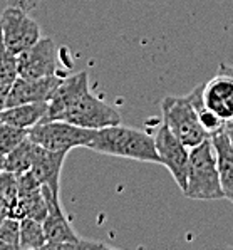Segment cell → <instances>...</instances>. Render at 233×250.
<instances>
[{
    "instance_id": "cell-1",
    "label": "cell",
    "mask_w": 233,
    "mask_h": 250,
    "mask_svg": "<svg viewBox=\"0 0 233 250\" xmlns=\"http://www.w3.org/2000/svg\"><path fill=\"white\" fill-rule=\"evenodd\" d=\"M72 123L87 129H101L119 125L121 114L89 91V74L81 71L78 74L62 78L60 84L47 101V116L44 121Z\"/></svg>"
},
{
    "instance_id": "cell-2",
    "label": "cell",
    "mask_w": 233,
    "mask_h": 250,
    "mask_svg": "<svg viewBox=\"0 0 233 250\" xmlns=\"http://www.w3.org/2000/svg\"><path fill=\"white\" fill-rule=\"evenodd\" d=\"M89 149L108 156L161 165L155 138L150 133L123 126L121 123L96 129L89 143Z\"/></svg>"
},
{
    "instance_id": "cell-3",
    "label": "cell",
    "mask_w": 233,
    "mask_h": 250,
    "mask_svg": "<svg viewBox=\"0 0 233 250\" xmlns=\"http://www.w3.org/2000/svg\"><path fill=\"white\" fill-rule=\"evenodd\" d=\"M186 198L192 200H221L223 191L220 185L218 161L212 136L190 149L186 188L183 190Z\"/></svg>"
},
{
    "instance_id": "cell-4",
    "label": "cell",
    "mask_w": 233,
    "mask_h": 250,
    "mask_svg": "<svg viewBox=\"0 0 233 250\" xmlns=\"http://www.w3.org/2000/svg\"><path fill=\"white\" fill-rule=\"evenodd\" d=\"M42 195L47 203V217L42 222L45 232L44 249H102L108 247L101 242H91L84 238L72 229L71 222L60 207L59 195H56L49 187L42 185Z\"/></svg>"
},
{
    "instance_id": "cell-5",
    "label": "cell",
    "mask_w": 233,
    "mask_h": 250,
    "mask_svg": "<svg viewBox=\"0 0 233 250\" xmlns=\"http://www.w3.org/2000/svg\"><path fill=\"white\" fill-rule=\"evenodd\" d=\"M163 121L168 125L179 141L186 148H194L210 138V134L201 126L196 107L192 103L190 96H166L161 101Z\"/></svg>"
},
{
    "instance_id": "cell-6",
    "label": "cell",
    "mask_w": 233,
    "mask_h": 250,
    "mask_svg": "<svg viewBox=\"0 0 233 250\" xmlns=\"http://www.w3.org/2000/svg\"><path fill=\"white\" fill-rule=\"evenodd\" d=\"M94 131L96 129L81 128L72 123L52 119V121H40L39 125L30 128L27 138L45 149L69 153L74 148H89Z\"/></svg>"
},
{
    "instance_id": "cell-7",
    "label": "cell",
    "mask_w": 233,
    "mask_h": 250,
    "mask_svg": "<svg viewBox=\"0 0 233 250\" xmlns=\"http://www.w3.org/2000/svg\"><path fill=\"white\" fill-rule=\"evenodd\" d=\"M0 34L5 47L19 56L40 39V27L29 12L7 5L0 15Z\"/></svg>"
},
{
    "instance_id": "cell-8",
    "label": "cell",
    "mask_w": 233,
    "mask_h": 250,
    "mask_svg": "<svg viewBox=\"0 0 233 250\" xmlns=\"http://www.w3.org/2000/svg\"><path fill=\"white\" fill-rule=\"evenodd\" d=\"M59 47L52 39H39L32 47L17 56V74L25 79L57 76Z\"/></svg>"
},
{
    "instance_id": "cell-9",
    "label": "cell",
    "mask_w": 233,
    "mask_h": 250,
    "mask_svg": "<svg viewBox=\"0 0 233 250\" xmlns=\"http://www.w3.org/2000/svg\"><path fill=\"white\" fill-rule=\"evenodd\" d=\"M156 151L159 156V163L170 170L171 176L179 187V190L186 188V175H188V160H190V148L176 138V134L168 128V125L163 121V125L158 128L155 134Z\"/></svg>"
},
{
    "instance_id": "cell-10",
    "label": "cell",
    "mask_w": 233,
    "mask_h": 250,
    "mask_svg": "<svg viewBox=\"0 0 233 250\" xmlns=\"http://www.w3.org/2000/svg\"><path fill=\"white\" fill-rule=\"evenodd\" d=\"M205 106L227 125L233 119V66L221 62L216 76L203 84Z\"/></svg>"
},
{
    "instance_id": "cell-11",
    "label": "cell",
    "mask_w": 233,
    "mask_h": 250,
    "mask_svg": "<svg viewBox=\"0 0 233 250\" xmlns=\"http://www.w3.org/2000/svg\"><path fill=\"white\" fill-rule=\"evenodd\" d=\"M60 81H62L60 76H49L40 79H25L17 76L7 96L5 107L25 104V103H47Z\"/></svg>"
},
{
    "instance_id": "cell-12",
    "label": "cell",
    "mask_w": 233,
    "mask_h": 250,
    "mask_svg": "<svg viewBox=\"0 0 233 250\" xmlns=\"http://www.w3.org/2000/svg\"><path fill=\"white\" fill-rule=\"evenodd\" d=\"M36 145V143H34ZM67 153L51 151L42 146L36 145V151H34V161L30 171L37 176V180L49 187L56 195L60 191V171H62L64 161H66Z\"/></svg>"
},
{
    "instance_id": "cell-13",
    "label": "cell",
    "mask_w": 233,
    "mask_h": 250,
    "mask_svg": "<svg viewBox=\"0 0 233 250\" xmlns=\"http://www.w3.org/2000/svg\"><path fill=\"white\" fill-rule=\"evenodd\" d=\"M213 146L216 151V161H218V175L220 185L223 191V198L233 203V146L230 143L227 129L212 136Z\"/></svg>"
},
{
    "instance_id": "cell-14",
    "label": "cell",
    "mask_w": 233,
    "mask_h": 250,
    "mask_svg": "<svg viewBox=\"0 0 233 250\" xmlns=\"http://www.w3.org/2000/svg\"><path fill=\"white\" fill-rule=\"evenodd\" d=\"M47 116V103H25L0 111V121L17 126L22 129H30Z\"/></svg>"
},
{
    "instance_id": "cell-15",
    "label": "cell",
    "mask_w": 233,
    "mask_h": 250,
    "mask_svg": "<svg viewBox=\"0 0 233 250\" xmlns=\"http://www.w3.org/2000/svg\"><path fill=\"white\" fill-rule=\"evenodd\" d=\"M9 217L22 220V218H34V220L44 222L47 217V203L42 195V188L29 195H20L10 203Z\"/></svg>"
},
{
    "instance_id": "cell-16",
    "label": "cell",
    "mask_w": 233,
    "mask_h": 250,
    "mask_svg": "<svg viewBox=\"0 0 233 250\" xmlns=\"http://www.w3.org/2000/svg\"><path fill=\"white\" fill-rule=\"evenodd\" d=\"M34 151H36V145L29 138H25L20 145L15 146L12 151L3 156V170L12 171L15 175L29 171L32 168Z\"/></svg>"
},
{
    "instance_id": "cell-17",
    "label": "cell",
    "mask_w": 233,
    "mask_h": 250,
    "mask_svg": "<svg viewBox=\"0 0 233 250\" xmlns=\"http://www.w3.org/2000/svg\"><path fill=\"white\" fill-rule=\"evenodd\" d=\"M201 92H203V84L194 87L188 96L194 104V107H196V113H198V118H200L201 126H203L205 131L208 133L210 136H213V134L220 133L221 129H227V125H225L215 113H212V111L205 106L203 98H201Z\"/></svg>"
},
{
    "instance_id": "cell-18",
    "label": "cell",
    "mask_w": 233,
    "mask_h": 250,
    "mask_svg": "<svg viewBox=\"0 0 233 250\" xmlns=\"http://www.w3.org/2000/svg\"><path fill=\"white\" fill-rule=\"evenodd\" d=\"M45 232L44 225L34 218H22L20 220V235H19V249L22 250H37L45 247Z\"/></svg>"
},
{
    "instance_id": "cell-19",
    "label": "cell",
    "mask_w": 233,
    "mask_h": 250,
    "mask_svg": "<svg viewBox=\"0 0 233 250\" xmlns=\"http://www.w3.org/2000/svg\"><path fill=\"white\" fill-rule=\"evenodd\" d=\"M17 76V56L5 47L0 34V86L12 87Z\"/></svg>"
},
{
    "instance_id": "cell-20",
    "label": "cell",
    "mask_w": 233,
    "mask_h": 250,
    "mask_svg": "<svg viewBox=\"0 0 233 250\" xmlns=\"http://www.w3.org/2000/svg\"><path fill=\"white\" fill-rule=\"evenodd\" d=\"M27 134L29 129H22L0 121V155L5 156L7 153L12 151L15 146H19L27 138Z\"/></svg>"
},
{
    "instance_id": "cell-21",
    "label": "cell",
    "mask_w": 233,
    "mask_h": 250,
    "mask_svg": "<svg viewBox=\"0 0 233 250\" xmlns=\"http://www.w3.org/2000/svg\"><path fill=\"white\" fill-rule=\"evenodd\" d=\"M19 235H20V220L7 217L0 225V240L7 249H19Z\"/></svg>"
},
{
    "instance_id": "cell-22",
    "label": "cell",
    "mask_w": 233,
    "mask_h": 250,
    "mask_svg": "<svg viewBox=\"0 0 233 250\" xmlns=\"http://www.w3.org/2000/svg\"><path fill=\"white\" fill-rule=\"evenodd\" d=\"M19 195V175L12 171H0V197L12 203Z\"/></svg>"
},
{
    "instance_id": "cell-23",
    "label": "cell",
    "mask_w": 233,
    "mask_h": 250,
    "mask_svg": "<svg viewBox=\"0 0 233 250\" xmlns=\"http://www.w3.org/2000/svg\"><path fill=\"white\" fill-rule=\"evenodd\" d=\"M42 188V183L37 180V176L34 175L32 171H25V173H20L19 175V195H29V193H34V191H39Z\"/></svg>"
},
{
    "instance_id": "cell-24",
    "label": "cell",
    "mask_w": 233,
    "mask_h": 250,
    "mask_svg": "<svg viewBox=\"0 0 233 250\" xmlns=\"http://www.w3.org/2000/svg\"><path fill=\"white\" fill-rule=\"evenodd\" d=\"M42 2H44V0H7V5L19 7V9L25 10V12H32V10H36Z\"/></svg>"
},
{
    "instance_id": "cell-25",
    "label": "cell",
    "mask_w": 233,
    "mask_h": 250,
    "mask_svg": "<svg viewBox=\"0 0 233 250\" xmlns=\"http://www.w3.org/2000/svg\"><path fill=\"white\" fill-rule=\"evenodd\" d=\"M9 208H10V203L0 197V225H2L3 220L9 217Z\"/></svg>"
},
{
    "instance_id": "cell-26",
    "label": "cell",
    "mask_w": 233,
    "mask_h": 250,
    "mask_svg": "<svg viewBox=\"0 0 233 250\" xmlns=\"http://www.w3.org/2000/svg\"><path fill=\"white\" fill-rule=\"evenodd\" d=\"M10 87L7 86H0V111L5 107V101H7V96H9Z\"/></svg>"
},
{
    "instance_id": "cell-27",
    "label": "cell",
    "mask_w": 233,
    "mask_h": 250,
    "mask_svg": "<svg viewBox=\"0 0 233 250\" xmlns=\"http://www.w3.org/2000/svg\"><path fill=\"white\" fill-rule=\"evenodd\" d=\"M227 133H228V138H230V143L233 146V129H227Z\"/></svg>"
},
{
    "instance_id": "cell-28",
    "label": "cell",
    "mask_w": 233,
    "mask_h": 250,
    "mask_svg": "<svg viewBox=\"0 0 233 250\" xmlns=\"http://www.w3.org/2000/svg\"><path fill=\"white\" fill-rule=\"evenodd\" d=\"M3 170V155H0V171Z\"/></svg>"
},
{
    "instance_id": "cell-29",
    "label": "cell",
    "mask_w": 233,
    "mask_h": 250,
    "mask_svg": "<svg viewBox=\"0 0 233 250\" xmlns=\"http://www.w3.org/2000/svg\"><path fill=\"white\" fill-rule=\"evenodd\" d=\"M227 129H233V119H232V121H228V123H227Z\"/></svg>"
}]
</instances>
